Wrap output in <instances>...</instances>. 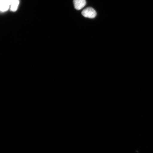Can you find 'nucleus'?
<instances>
[{
	"instance_id": "nucleus-1",
	"label": "nucleus",
	"mask_w": 153,
	"mask_h": 153,
	"mask_svg": "<svg viewBox=\"0 0 153 153\" xmlns=\"http://www.w3.org/2000/svg\"><path fill=\"white\" fill-rule=\"evenodd\" d=\"M82 14L86 18L93 19L96 16L97 13L95 10L92 7H88L82 11Z\"/></svg>"
},
{
	"instance_id": "nucleus-2",
	"label": "nucleus",
	"mask_w": 153,
	"mask_h": 153,
	"mask_svg": "<svg viewBox=\"0 0 153 153\" xmlns=\"http://www.w3.org/2000/svg\"><path fill=\"white\" fill-rule=\"evenodd\" d=\"M74 4L75 8L79 10L85 7L86 1L85 0H74Z\"/></svg>"
},
{
	"instance_id": "nucleus-3",
	"label": "nucleus",
	"mask_w": 153,
	"mask_h": 153,
	"mask_svg": "<svg viewBox=\"0 0 153 153\" xmlns=\"http://www.w3.org/2000/svg\"><path fill=\"white\" fill-rule=\"evenodd\" d=\"M10 7L6 0H0V11L5 12L8 10Z\"/></svg>"
},
{
	"instance_id": "nucleus-4",
	"label": "nucleus",
	"mask_w": 153,
	"mask_h": 153,
	"mask_svg": "<svg viewBox=\"0 0 153 153\" xmlns=\"http://www.w3.org/2000/svg\"><path fill=\"white\" fill-rule=\"evenodd\" d=\"M19 3H20L19 0H15L12 4L10 6L11 10L13 12L16 11L18 8Z\"/></svg>"
},
{
	"instance_id": "nucleus-5",
	"label": "nucleus",
	"mask_w": 153,
	"mask_h": 153,
	"mask_svg": "<svg viewBox=\"0 0 153 153\" xmlns=\"http://www.w3.org/2000/svg\"><path fill=\"white\" fill-rule=\"evenodd\" d=\"M6 1L7 2L8 4L10 6L15 0H6Z\"/></svg>"
}]
</instances>
